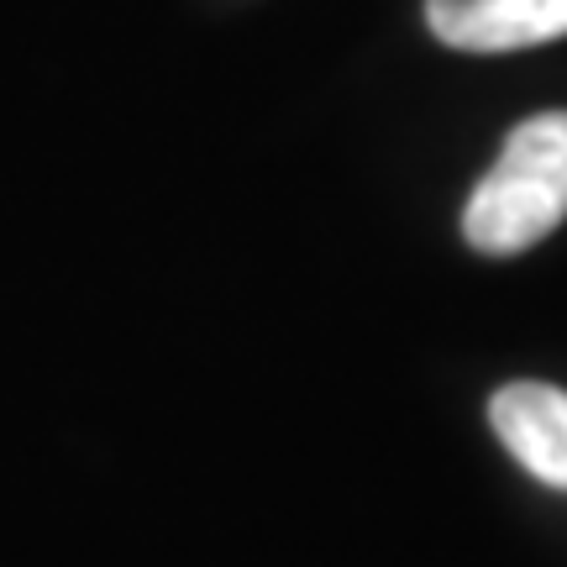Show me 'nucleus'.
Returning <instances> with one entry per match:
<instances>
[{
	"instance_id": "f257e3e1",
	"label": "nucleus",
	"mask_w": 567,
	"mask_h": 567,
	"mask_svg": "<svg viewBox=\"0 0 567 567\" xmlns=\"http://www.w3.org/2000/svg\"><path fill=\"white\" fill-rule=\"evenodd\" d=\"M567 221V111H542L509 132L467 195L463 237L488 258H515Z\"/></svg>"
},
{
	"instance_id": "7ed1b4c3",
	"label": "nucleus",
	"mask_w": 567,
	"mask_h": 567,
	"mask_svg": "<svg viewBox=\"0 0 567 567\" xmlns=\"http://www.w3.org/2000/svg\"><path fill=\"white\" fill-rule=\"evenodd\" d=\"M488 425L530 478L567 494V389L536 379L505 384L488 400Z\"/></svg>"
},
{
	"instance_id": "f03ea898",
	"label": "nucleus",
	"mask_w": 567,
	"mask_h": 567,
	"mask_svg": "<svg viewBox=\"0 0 567 567\" xmlns=\"http://www.w3.org/2000/svg\"><path fill=\"white\" fill-rule=\"evenodd\" d=\"M425 21L446 48L515 53L567 38V0H425Z\"/></svg>"
}]
</instances>
